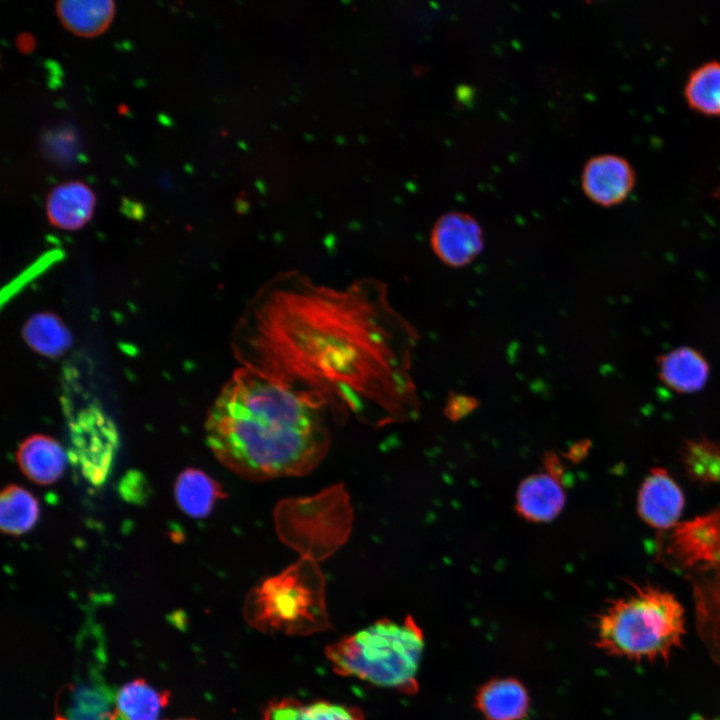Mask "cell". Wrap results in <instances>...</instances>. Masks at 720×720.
Here are the masks:
<instances>
[{
    "label": "cell",
    "instance_id": "cell-1",
    "mask_svg": "<svg viewBox=\"0 0 720 720\" xmlns=\"http://www.w3.org/2000/svg\"><path fill=\"white\" fill-rule=\"evenodd\" d=\"M409 344L382 282L333 286L298 270L256 290L232 337L240 367L318 400L334 419L376 426L411 410Z\"/></svg>",
    "mask_w": 720,
    "mask_h": 720
},
{
    "label": "cell",
    "instance_id": "cell-2",
    "mask_svg": "<svg viewBox=\"0 0 720 720\" xmlns=\"http://www.w3.org/2000/svg\"><path fill=\"white\" fill-rule=\"evenodd\" d=\"M330 417L318 400L239 366L209 410L206 440L243 478L304 476L329 450Z\"/></svg>",
    "mask_w": 720,
    "mask_h": 720
},
{
    "label": "cell",
    "instance_id": "cell-3",
    "mask_svg": "<svg viewBox=\"0 0 720 720\" xmlns=\"http://www.w3.org/2000/svg\"><path fill=\"white\" fill-rule=\"evenodd\" d=\"M633 587L598 617L595 645L610 656L667 662L682 647L684 609L673 594L658 587Z\"/></svg>",
    "mask_w": 720,
    "mask_h": 720
},
{
    "label": "cell",
    "instance_id": "cell-4",
    "mask_svg": "<svg viewBox=\"0 0 720 720\" xmlns=\"http://www.w3.org/2000/svg\"><path fill=\"white\" fill-rule=\"evenodd\" d=\"M424 649L421 628L411 616L381 619L326 647L333 671L404 694H415Z\"/></svg>",
    "mask_w": 720,
    "mask_h": 720
},
{
    "label": "cell",
    "instance_id": "cell-5",
    "mask_svg": "<svg viewBox=\"0 0 720 720\" xmlns=\"http://www.w3.org/2000/svg\"><path fill=\"white\" fill-rule=\"evenodd\" d=\"M325 578L318 562L300 557L247 594L243 616L253 629L271 635L308 636L331 628Z\"/></svg>",
    "mask_w": 720,
    "mask_h": 720
},
{
    "label": "cell",
    "instance_id": "cell-6",
    "mask_svg": "<svg viewBox=\"0 0 720 720\" xmlns=\"http://www.w3.org/2000/svg\"><path fill=\"white\" fill-rule=\"evenodd\" d=\"M353 512L342 485L307 498L286 499L275 510L280 539L301 557L322 561L348 538Z\"/></svg>",
    "mask_w": 720,
    "mask_h": 720
},
{
    "label": "cell",
    "instance_id": "cell-7",
    "mask_svg": "<svg viewBox=\"0 0 720 720\" xmlns=\"http://www.w3.org/2000/svg\"><path fill=\"white\" fill-rule=\"evenodd\" d=\"M71 451L83 476L93 484L102 483L111 468L118 447L117 431L104 413L90 407L71 423Z\"/></svg>",
    "mask_w": 720,
    "mask_h": 720
},
{
    "label": "cell",
    "instance_id": "cell-8",
    "mask_svg": "<svg viewBox=\"0 0 720 720\" xmlns=\"http://www.w3.org/2000/svg\"><path fill=\"white\" fill-rule=\"evenodd\" d=\"M662 559L685 575L720 558V508L677 524L662 544Z\"/></svg>",
    "mask_w": 720,
    "mask_h": 720
},
{
    "label": "cell",
    "instance_id": "cell-9",
    "mask_svg": "<svg viewBox=\"0 0 720 720\" xmlns=\"http://www.w3.org/2000/svg\"><path fill=\"white\" fill-rule=\"evenodd\" d=\"M685 576L692 589L698 635L712 660L720 665V558Z\"/></svg>",
    "mask_w": 720,
    "mask_h": 720
},
{
    "label": "cell",
    "instance_id": "cell-10",
    "mask_svg": "<svg viewBox=\"0 0 720 720\" xmlns=\"http://www.w3.org/2000/svg\"><path fill=\"white\" fill-rule=\"evenodd\" d=\"M431 244L444 263L459 267L470 263L480 253L483 234L471 215L453 211L437 220L432 229Z\"/></svg>",
    "mask_w": 720,
    "mask_h": 720
},
{
    "label": "cell",
    "instance_id": "cell-11",
    "mask_svg": "<svg viewBox=\"0 0 720 720\" xmlns=\"http://www.w3.org/2000/svg\"><path fill=\"white\" fill-rule=\"evenodd\" d=\"M585 195L594 203L610 207L624 201L635 184L629 162L614 154H601L589 159L582 172Z\"/></svg>",
    "mask_w": 720,
    "mask_h": 720
},
{
    "label": "cell",
    "instance_id": "cell-12",
    "mask_svg": "<svg viewBox=\"0 0 720 720\" xmlns=\"http://www.w3.org/2000/svg\"><path fill=\"white\" fill-rule=\"evenodd\" d=\"M684 506V496L671 476L663 469L652 470L638 494V512L650 526L658 529L675 527Z\"/></svg>",
    "mask_w": 720,
    "mask_h": 720
},
{
    "label": "cell",
    "instance_id": "cell-13",
    "mask_svg": "<svg viewBox=\"0 0 720 720\" xmlns=\"http://www.w3.org/2000/svg\"><path fill=\"white\" fill-rule=\"evenodd\" d=\"M657 367L661 382L674 392L684 394L703 389L710 375L708 360L691 346H680L662 354Z\"/></svg>",
    "mask_w": 720,
    "mask_h": 720
},
{
    "label": "cell",
    "instance_id": "cell-14",
    "mask_svg": "<svg viewBox=\"0 0 720 720\" xmlns=\"http://www.w3.org/2000/svg\"><path fill=\"white\" fill-rule=\"evenodd\" d=\"M95 196L80 181H70L54 187L47 196L46 212L49 222L63 230L82 228L92 217Z\"/></svg>",
    "mask_w": 720,
    "mask_h": 720
},
{
    "label": "cell",
    "instance_id": "cell-15",
    "mask_svg": "<svg viewBox=\"0 0 720 720\" xmlns=\"http://www.w3.org/2000/svg\"><path fill=\"white\" fill-rule=\"evenodd\" d=\"M16 459L23 474L42 485L56 482L67 464L62 446L53 438L40 434L32 435L20 444Z\"/></svg>",
    "mask_w": 720,
    "mask_h": 720
},
{
    "label": "cell",
    "instance_id": "cell-16",
    "mask_svg": "<svg viewBox=\"0 0 720 720\" xmlns=\"http://www.w3.org/2000/svg\"><path fill=\"white\" fill-rule=\"evenodd\" d=\"M476 706L487 720H520L527 713L529 697L518 680L495 679L480 688Z\"/></svg>",
    "mask_w": 720,
    "mask_h": 720
},
{
    "label": "cell",
    "instance_id": "cell-17",
    "mask_svg": "<svg viewBox=\"0 0 720 720\" xmlns=\"http://www.w3.org/2000/svg\"><path fill=\"white\" fill-rule=\"evenodd\" d=\"M170 693L150 685L145 679H134L121 686L115 698L111 720H159L168 705Z\"/></svg>",
    "mask_w": 720,
    "mask_h": 720
},
{
    "label": "cell",
    "instance_id": "cell-18",
    "mask_svg": "<svg viewBox=\"0 0 720 720\" xmlns=\"http://www.w3.org/2000/svg\"><path fill=\"white\" fill-rule=\"evenodd\" d=\"M262 720H364V714L355 706L282 698L265 707Z\"/></svg>",
    "mask_w": 720,
    "mask_h": 720
},
{
    "label": "cell",
    "instance_id": "cell-19",
    "mask_svg": "<svg viewBox=\"0 0 720 720\" xmlns=\"http://www.w3.org/2000/svg\"><path fill=\"white\" fill-rule=\"evenodd\" d=\"M224 496L220 484L201 470L188 468L176 480L177 505L190 517L208 516L216 502Z\"/></svg>",
    "mask_w": 720,
    "mask_h": 720
},
{
    "label": "cell",
    "instance_id": "cell-20",
    "mask_svg": "<svg viewBox=\"0 0 720 720\" xmlns=\"http://www.w3.org/2000/svg\"><path fill=\"white\" fill-rule=\"evenodd\" d=\"M56 12L62 24L71 32L85 37L103 32L114 14L111 0H60Z\"/></svg>",
    "mask_w": 720,
    "mask_h": 720
},
{
    "label": "cell",
    "instance_id": "cell-21",
    "mask_svg": "<svg viewBox=\"0 0 720 720\" xmlns=\"http://www.w3.org/2000/svg\"><path fill=\"white\" fill-rule=\"evenodd\" d=\"M25 342L46 357H59L72 345V334L64 322L51 312L31 316L23 327Z\"/></svg>",
    "mask_w": 720,
    "mask_h": 720
},
{
    "label": "cell",
    "instance_id": "cell-22",
    "mask_svg": "<svg viewBox=\"0 0 720 720\" xmlns=\"http://www.w3.org/2000/svg\"><path fill=\"white\" fill-rule=\"evenodd\" d=\"M564 494L551 476L539 474L525 481L519 490L520 512L531 520H549L561 509Z\"/></svg>",
    "mask_w": 720,
    "mask_h": 720
},
{
    "label": "cell",
    "instance_id": "cell-23",
    "mask_svg": "<svg viewBox=\"0 0 720 720\" xmlns=\"http://www.w3.org/2000/svg\"><path fill=\"white\" fill-rule=\"evenodd\" d=\"M39 517L37 499L18 485H9L1 492L0 526L10 535H21L29 531Z\"/></svg>",
    "mask_w": 720,
    "mask_h": 720
},
{
    "label": "cell",
    "instance_id": "cell-24",
    "mask_svg": "<svg viewBox=\"0 0 720 720\" xmlns=\"http://www.w3.org/2000/svg\"><path fill=\"white\" fill-rule=\"evenodd\" d=\"M685 97L694 110L720 116V61L705 63L690 74Z\"/></svg>",
    "mask_w": 720,
    "mask_h": 720
},
{
    "label": "cell",
    "instance_id": "cell-25",
    "mask_svg": "<svg viewBox=\"0 0 720 720\" xmlns=\"http://www.w3.org/2000/svg\"><path fill=\"white\" fill-rule=\"evenodd\" d=\"M683 461L698 480L720 484V448L713 443L689 441L683 449Z\"/></svg>",
    "mask_w": 720,
    "mask_h": 720
},
{
    "label": "cell",
    "instance_id": "cell-26",
    "mask_svg": "<svg viewBox=\"0 0 720 720\" xmlns=\"http://www.w3.org/2000/svg\"><path fill=\"white\" fill-rule=\"evenodd\" d=\"M16 46L22 53H29L35 46L34 37L28 32L20 33L16 38Z\"/></svg>",
    "mask_w": 720,
    "mask_h": 720
},
{
    "label": "cell",
    "instance_id": "cell-27",
    "mask_svg": "<svg viewBox=\"0 0 720 720\" xmlns=\"http://www.w3.org/2000/svg\"><path fill=\"white\" fill-rule=\"evenodd\" d=\"M175 720H196L194 718H182V719H175Z\"/></svg>",
    "mask_w": 720,
    "mask_h": 720
}]
</instances>
